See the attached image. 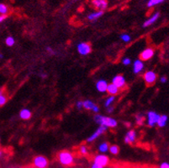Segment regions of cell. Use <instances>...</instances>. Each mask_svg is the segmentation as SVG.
Here are the masks:
<instances>
[{"mask_svg":"<svg viewBox=\"0 0 169 168\" xmlns=\"http://www.w3.org/2000/svg\"><path fill=\"white\" fill-rule=\"evenodd\" d=\"M94 120L96 123H98L102 126H105L106 128H114L117 125L116 120L110 117H105L97 114L94 116Z\"/></svg>","mask_w":169,"mask_h":168,"instance_id":"1","label":"cell"},{"mask_svg":"<svg viewBox=\"0 0 169 168\" xmlns=\"http://www.w3.org/2000/svg\"><path fill=\"white\" fill-rule=\"evenodd\" d=\"M58 161L62 165L65 166H68L73 164L74 157L72 156V154L71 152H69L68 150H63L59 152L58 156Z\"/></svg>","mask_w":169,"mask_h":168,"instance_id":"2","label":"cell"},{"mask_svg":"<svg viewBox=\"0 0 169 168\" xmlns=\"http://www.w3.org/2000/svg\"><path fill=\"white\" fill-rule=\"evenodd\" d=\"M143 78H144L145 83L148 86H152L157 81V75L153 71H148L143 75Z\"/></svg>","mask_w":169,"mask_h":168,"instance_id":"3","label":"cell"},{"mask_svg":"<svg viewBox=\"0 0 169 168\" xmlns=\"http://www.w3.org/2000/svg\"><path fill=\"white\" fill-rule=\"evenodd\" d=\"M77 48L78 53L82 55H89V53H91V51H92V48H91L90 44L86 42L79 43V44L77 45Z\"/></svg>","mask_w":169,"mask_h":168,"instance_id":"4","label":"cell"},{"mask_svg":"<svg viewBox=\"0 0 169 168\" xmlns=\"http://www.w3.org/2000/svg\"><path fill=\"white\" fill-rule=\"evenodd\" d=\"M33 163L35 168H46L48 166V160L43 156H38L35 157Z\"/></svg>","mask_w":169,"mask_h":168,"instance_id":"5","label":"cell"},{"mask_svg":"<svg viewBox=\"0 0 169 168\" xmlns=\"http://www.w3.org/2000/svg\"><path fill=\"white\" fill-rule=\"evenodd\" d=\"M92 6L98 11H105L108 7L107 0H92Z\"/></svg>","mask_w":169,"mask_h":168,"instance_id":"6","label":"cell"},{"mask_svg":"<svg viewBox=\"0 0 169 168\" xmlns=\"http://www.w3.org/2000/svg\"><path fill=\"white\" fill-rule=\"evenodd\" d=\"M112 83L115 85L119 89L124 88L126 85V78L122 75H117L112 80Z\"/></svg>","mask_w":169,"mask_h":168,"instance_id":"7","label":"cell"},{"mask_svg":"<svg viewBox=\"0 0 169 168\" xmlns=\"http://www.w3.org/2000/svg\"><path fill=\"white\" fill-rule=\"evenodd\" d=\"M160 115L154 111H150L147 114V123L149 126H154L157 125V120L159 119Z\"/></svg>","mask_w":169,"mask_h":168,"instance_id":"8","label":"cell"},{"mask_svg":"<svg viewBox=\"0 0 169 168\" xmlns=\"http://www.w3.org/2000/svg\"><path fill=\"white\" fill-rule=\"evenodd\" d=\"M109 159L107 156L105 155H98L95 156L94 158V163L98 164V165L101 166L103 167H105L109 164Z\"/></svg>","mask_w":169,"mask_h":168,"instance_id":"9","label":"cell"},{"mask_svg":"<svg viewBox=\"0 0 169 168\" xmlns=\"http://www.w3.org/2000/svg\"><path fill=\"white\" fill-rule=\"evenodd\" d=\"M154 55V49L151 47H148L145 49L140 55V60L141 61H147L151 59Z\"/></svg>","mask_w":169,"mask_h":168,"instance_id":"10","label":"cell"},{"mask_svg":"<svg viewBox=\"0 0 169 168\" xmlns=\"http://www.w3.org/2000/svg\"><path fill=\"white\" fill-rule=\"evenodd\" d=\"M106 129H107V128H106L105 126L100 125L97 129H96L95 132H94L91 136H89V139L87 140V141H88V142H92V141H93L94 140H96L97 138L99 137L102 134H104V133L106 131Z\"/></svg>","mask_w":169,"mask_h":168,"instance_id":"11","label":"cell"},{"mask_svg":"<svg viewBox=\"0 0 169 168\" xmlns=\"http://www.w3.org/2000/svg\"><path fill=\"white\" fill-rule=\"evenodd\" d=\"M83 108L86 109L87 110H92L94 113L99 112V108L93 102L90 100H85L83 102Z\"/></svg>","mask_w":169,"mask_h":168,"instance_id":"12","label":"cell"},{"mask_svg":"<svg viewBox=\"0 0 169 168\" xmlns=\"http://www.w3.org/2000/svg\"><path fill=\"white\" fill-rule=\"evenodd\" d=\"M136 139V134L135 130H130L126 133L125 136V142L126 144H133Z\"/></svg>","mask_w":169,"mask_h":168,"instance_id":"13","label":"cell"},{"mask_svg":"<svg viewBox=\"0 0 169 168\" xmlns=\"http://www.w3.org/2000/svg\"><path fill=\"white\" fill-rule=\"evenodd\" d=\"M159 17H160V13H156V14H154L151 18H149V19H147L146 21L144 22L143 27H148V26H151V25H153L154 23L159 18Z\"/></svg>","mask_w":169,"mask_h":168,"instance_id":"14","label":"cell"},{"mask_svg":"<svg viewBox=\"0 0 169 168\" xmlns=\"http://www.w3.org/2000/svg\"><path fill=\"white\" fill-rule=\"evenodd\" d=\"M144 68V64L141 60H136L133 64V71H134V73L137 74L139 72H141Z\"/></svg>","mask_w":169,"mask_h":168,"instance_id":"15","label":"cell"},{"mask_svg":"<svg viewBox=\"0 0 169 168\" xmlns=\"http://www.w3.org/2000/svg\"><path fill=\"white\" fill-rule=\"evenodd\" d=\"M108 87V83L105 80H99L98 82L96 83V88L98 89V91L100 92H106Z\"/></svg>","mask_w":169,"mask_h":168,"instance_id":"16","label":"cell"},{"mask_svg":"<svg viewBox=\"0 0 169 168\" xmlns=\"http://www.w3.org/2000/svg\"><path fill=\"white\" fill-rule=\"evenodd\" d=\"M106 92L110 96H114V95L118 94L120 92V89L118 88L116 86L114 85L113 83H110V84H108Z\"/></svg>","mask_w":169,"mask_h":168,"instance_id":"17","label":"cell"},{"mask_svg":"<svg viewBox=\"0 0 169 168\" xmlns=\"http://www.w3.org/2000/svg\"><path fill=\"white\" fill-rule=\"evenodd\" d=\"M104 14V12L103 11H96V12H93L92 14H90L89 16H88V18L90 21H96L98 18H99L102 15Z\"/></svg>","mask_w":169,"mask_h":168,"instance_id":"18","label":"cell"},{"mask_svg":"<svg viewBox=\"0 0 169 168\" xmlns=\"http://www.w3.org/2000/svg\"><path fill=\"white\" fill-rule=\"evenodd\" d=\"M167 120H168V117L167 115H160L159 119L157 120V125L161 128L163 127H165L167 125Z\"/></svg>","mask_w":169,"mask_h":168,"instance_id":"19","label":"cell"},{"mask_svg":"<svg viewBox=\"0 0 169 168\" xmlns=\"http://www.w3.org/2000/svg\"><path fill=\"white\" fill-rule=\"evenodd\" d=\"M19 116L23 119H29L31 117V110L28 109H24L20 111L19 113Z\"/></svg>","mask_w":169,"mask_h":168,"instance_id":"20","label":"cell"},{"mask_svg":"<svg viewBox=\"0 0 169 168\" xmlns=\"http://www.w3.org/2000/svg\"><path fill=\"white\" fill-rule=\"evenodd\" d=\"M7 100H8V97L3 91V88L0 89V107L6 104Z\"/></svg>","mask_w":169,"mask_h":168,"instance_id":"21","label":"cell"},{"mask_svg":"<svg viewBox=\"0 0 169 168\" xmlns=\"http://www.w3.org/2000/svg\"><path fill=\"white\" fill-rule=\"evenodd\" d=\"M8 13H9V7L5 3H0V14L6 15Z\"/></svg>","mask_w":169,"mask_h":168,"instance_id":"22","label":"cell"},{"mask_svg":"<svg viewBox=\"0 0 169 168\" xmlns=\"http://www.w3.org/2000/svg\"><path fill=\"white\" fill-rule=\"evenodd\" d=\"M165 0H149L147 3V7L149 8H151V7L156 6V5H158L160 3H163Z\"/></svg>","mask_w":169,"mask_h":168,"instance_id":"23","label":"cell"},{"mask_svg":"<svg viewBox=\"0 0 169 168\" xmlns=\"http://www.w3.org/2000/svg\"><path fill=\"white\" fill-rule=\"evenodd\" d=\"M136 119H135V121H136V124L138 125H142L145 122V116L144 115H142V114H138V115H136L135 117Z\"/></svg>","mask_w":169,"mask_h":168,"instance_id":"24","label":"cell"},{"mask_svg":"<svg viewBox=\"0 0 169 168\" xmlns=\"http://www.w3.org/2000/svg\"><path fill=\"white\" fill-rule=\"evenodd\" d=\"M98 150H99V151L100 152H107L108 150H109V144L106 143V142H105V143H102L100 145H99V147H98Z\"/></svg>","mask_w":169,"mask_h":168,"instance_id":"25","label":"cell"},{"mask_svg":"<svg viewBox=\"0 0 169 168\" xmlns=\"http://www.w3.org/2000/svg\"><path fill=\"white\" fill-rule=\"evenodd\" d=\"M114 99H115V97H114V96H110L109 98H108L107 99H106V101H105V105L107 108L110 107L111 105H112V104L114 103Z\"/></svg>","mask_w":169,"mask_h":168,"instance_id":"26","label":"cell"},{"mask_svg":"<svg viewBox=\"0 0 169 168\" xmlns=\"http://www.w3.org/2000/svg\"><path fill=\"white\" fill-rule=\"evenodd\" d=\"M5 43H6V45L8 46H13L14 45L15 41H14V39L12 36H9L6 38Z\"/></svg>","mask_w":169,"mask_h":168,"instance_id":"27","label":"cell"},{"mask_svg":"<svg viewBox=\"0 0 169 168\" xmlns=\"http://www.w3.org/2000/svg\"><path fill=\"white\" fill-rule=\"evenodd\" d=\"M109 150L113 155H117L119 153V147L117 145H112V146L109 147Z\"/></svg>","mask_w":169,"mask_h":168,"instance_id":"28","label":"cell"},{"mask_svg":"<svg viewBox=\"0 0 169 168\" xmlns=\"http://www.w3.org/2000/svg\"><path fill=\"white\" fill-rule=\"evenodd\" d=\"M120 38H121V40L125 41V42H129L130 41V36L128 34H122L121 35H120Z\"/></svg>","mask_w":169,"mask_h":168,"instance_id":"29","label":"cell"},{"mask_svg":"<svg viewBox=\"0 0 169 168\" xmlns=\"http://www.w3.org/2000/svg\"><path fill=\"white\" fill-rule=\"evenodd\" d=\"M79 152L82 154V155H87L88 154V148H87L85 145H82L79 148Z\"/></svg>","mask_w":169,"mask_h":168,"instance_id":"30","label":"cell"},{"mask_svg":"<svg viewBox=\"0 0 169 168\" xmlns=\"http://www.w3.org/2000/svg\"><path fill=\"white\" fill-rule=\"evenodd\" d=\"M122 62H123L124 65H126V66H128V65L130 64V58H124L123 61H122Z\"/></svg>","mask_w":169,"mask_h":168,"instance_id":"31","label":"cell"},{"mask_svg":"<svg viewBox=\"0 0 169 168\" xmlns=\"http://www.w3.org/2000/svg\"><path fill=\"white\" fill-rule=\"evenodd\" d=\"M160 168H169L168 162H163L160 166Z\"/></svg>","mask_w":169,"mask_h":168,"instance_id":"32","label":"cell"},{"mask_svg":"<svg viewBox=\"0 0 169 168\" xmlns=\"http://www.w3.org/2000/svg\"><path fill=\"white\" fill-rule=\"evenodd\" d=\"M77 107L78 109H82V108H83V101H78L77 102Z\"/></svg>","mask_w":169,"mask_h":168,"instance_id":"33","label":"cell"},{"mask_svg":"<svg viewBox=\"0 0 169 168\" xmlns=\"http://www.w3.org/2000/svg\"><path fill=\"white\" fill-rule=\"evenodd\" d=\"M46 51L49 52V53H51V54H52V55H54V54H55V52H54V51H53V49L52 48V47L47 46V47H46Z\"/></svg>","mask_w":169,"mask_h":168,"instance_id":"34","label":"cell"},{"mask_svg":"<svg viewBox=\"0 0 169 168\" xmlns=\"http://www.w3.org/2000/svg\"><path fill=\"white\" fill-rule=\"evenodd\" d=\"M91 168H105V167H103V166L98 165V164H95V163H93V164L92 165V166H91Z\"/></svg>","mask_w":169,"mask_h":168,"instance_id":"35","label":"cell"},{"mask_svg":"<svg viewBox=\"0 0 169 168\" xmlns=\"http://www.w3.org/2000/svg\"><path fill=\"white\" fill-rule=\"evenodd\" d=\"M160 81H161V83H165L167 82V77L166 76H162V77L160 78Z\"/></svg>","mask_w":169,"mask_h":168,"instance_id":"36","label":"cell"},{"mask_svg":"<svg viewBox=\"0 0 169 168\" xmlns=\"http://www.w3.org/2000/svg\"><path fill=\"white\" fill-rule=\"evenodd\" d=\"M7 15H0V23L3 22L4 19H6Z\"/></svg>","mask_w":169,"mask_h":168,"instance_id":"37","label":"cell"},{"mask_svg":"<svg viewBox=\"0 0 169 168\" xmlns=\"http://www.w3.org/2000/svg\"><path fill=\"white\" fill-rule=\"evenodd\" d=\"M113 110H114V109L112 107H108V112H109V113H111Z\"/></svg>","mask_w":169,"mask_h":168,"instance_id":"38","label":"cell"},{"mask_svg":"<svg viewBox=\"0 0 169 168\" xmlns=\"http://www.w3.org/2000/svg\"><path fill=\"white\" fill-rule=\"evenodd\" d=\"M41 77H46V74H40Z\"/></svg>","mask_w":169,"mask_h":168,"instance_id":"39","label":"cell"},{"mask_svg":"<svg viewBox=\"0 0 169 168\" xmlns=\"http://www.w3.org/2000/svg\"><path fill=\"white\" fill-rule=\"evenodd\" d=\"M2 154H3V151H2V150H0V157H1V156H2Z\"/></svg>","mask_w":169,"mask_h":168,"instance_id":"40","label":"cell"},{"mask_svg":"<svg viewBox=\"0 0 169 168\" xmlns=\"http://www.w3.org/2000/svg\"><path fill=\"white\" fill-rule=\"evenodd\" d=\"M2 57H3V55H2V54H0V58H2Z\"/></svg>","mask_w":169,"mask_h":168,"instance_id":"41","label":"cell"}]
</instances>
